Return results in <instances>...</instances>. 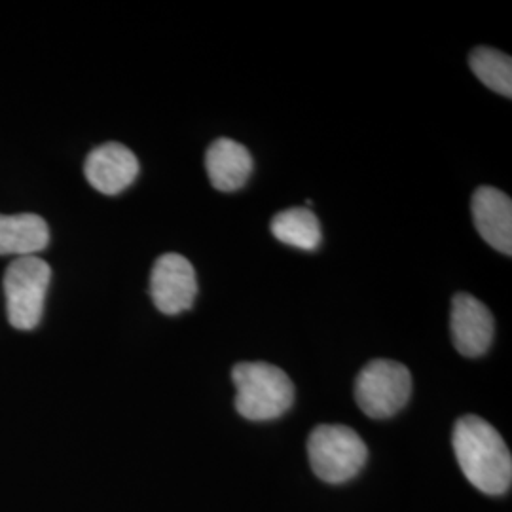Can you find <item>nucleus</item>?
<instances>
[{
	"label": "nucleus",
	"instance_id": "obj_4",
	"mask_svg": "<svg viewBox=\"0 0 512 512\" xmlns=\"http://www.w3.org/2000/svg\"><path fill=\"white\" fill-rule=\"evenodd\" d=\"M52 268L38 256L16 258L4 274L6 315L12 327L33 330L42 319Z\"/></svg>",
	"mask_w": 512,
	"mask_h": 512
},
{
	"label": "nucleus",
	"instance_id": "obj_7",
	"mask_svg": "<svg viewBox=\"0 0 512 512\" xmlns=\"http://www.w3.org/2000/svg\"><path fill=\"white\" fill-rule=\"evenodd\" d=\"M450 332L454 348L465 357L484 355L494 340V317L473 294L458 293L452 298Z\"/></svg>",
	"mask_w": 512,
	"mask_h": 512
},
{
	"label": "nucleus",
	"instance_id": "obj_6",
	"mask_svg": "<svg viewBox=\"0 0 512 512\" xmlns=\"http://www.w3.org/2000/svg\"><path fill=\"white\" fill-rule=\"evenodd\" d=\"M152 302L165 315H179L194 306L198 277L192 262L177 253L160 256L150 274Z\"/></svg>",
	"mask_w": 512,
	"mask_h": 512
},
{
	"label": "nucleus",
	"instance_id": "obj_1",
	"mask_svg": "<svg viewBox=\"0 0 512 512\" xmlns=\"http://www.w3.org/2000/svg\"><path fill=\"white\" fill-rule=\"evenodd\" d=\"M454 454L467 480L482 494L511 490L512 458L494 425L480 416H463L454 425Z\"/></svg>",
	"mask_w": 512,
	"mask_h": 512
},
{
	"label": "nucleus",
	"instance_id": "obj_12",
	"mask_svg": "<svg viewBox=\"0 0 512 512\" xmlns=\"http://www.w3.org/2000/svg\"><path fill=\"white\" fill-rule=\"evenodd\" d=\"M272 234L277 241L302 251H315L321 245V224L308 207H291L272 219Z\"/></svg>",
	"mask_w": 512,
	"mask_h": 512
},
{
	"label": "nucleus",
	"instance_id": "obj_10",
	"mask_svg": "<svg viewBox=\"0 0 512 512\" xmlns=\"http://www.w3.org/2000/svg\"><path fill=\"white\" fill-rule=\"evenodd\" d=\"M205 169L211 184L220 192L243 188L253 173V156L232 139H217L205 154Z\"/></svg>",
	"mask_w": 512,
	"mask_h": 512
},
{
	"label": "nucleus",
	"instance_id": "obj_11",
	"mask_svg": "<svg viewBox=\"0 0 512 512\" xmlns=\"http://www.w3.org/2000/svg\"><path fill=\"white\" fill-rule=\"evenodd\" d=\"M50 243L46 220L33 213L0 215V256H35Z\"/></svg>",
	"mask_w": 512,
	"mask_h": 512
},
{
	"label": "nucleus",
	"instance_id": "obj_5",
	"mask_svg": "<svg viewBox=\"0 0 512 512\" xmlns=\"http://www.w3.org/2000/svg\"><path fill=\"white\" fill-rule=\"evenodd\" d=\"M412 395V376L391 359H374L355 380V401L368 418L387 420L403 410Z\"/></svg>",
	"mask_w": 512,
	"mask_h": 512
},
{
	"label": "nucleus",
	"instance_id": "obj_9",
	"mask_svg": "<svg viewBox=\"0 0 512 512\" xmlns=\"http://www.w3.org/2000/svg\"><path fill=\"white\" fill-rule=\"evenodd\" d=\"M473 222L482 239L503 255H512L511 198L494 186H480L473 194Z\"/></svg>",
	"mask_w": 512,
	"mask_h": 512
},
{
	"label": "nucleus",
	"instance_id": "obj_2",
	"mask_svg": "<svg viewBox=\"0 0 512 512\" xmlns=\"http://www.w3.org/2000/svg\"><path fill=\"white\" fill-rule=\"evenodd\" d=\"M236 410L251 421L281 418L294 403V385L285 370L270 363H239L232 370Z\"/></svg>",
	"mask_w": 512,
	"mask_h": 512
},
{
	"label": "nucleus",
	"instance_id": "obj_13",
	"mask_svg": "<svg viewBox=\"0 0 512 512\" xmlns=\"http://www.w3.org/2000/svg\"><path fill=\"white\" fill-rule=\"evenodd\" d=\"M471 71L492 92L512 97L511 55L497 52L494 48H476L469 55Z\"/></svg>",
	"mask_w": 512,
	"mask_h": 512
},
{
	"label": "nucleus",
	"instance_id": "obj_8",
	"mask_svg": "<svg viewBox=\"0 0 512 512\" xmlns=\"http://www.w3.org/2000/svg\"><path fill=\"white\" fill-rule=\"evenodd\" d=\"M84 173L97 192L116 196L135 183L139 175V160L126 145L105 143L88 154Z\"/></svg>",
	"mask_w": 512,
	"mask_h": 512
},
{
	"label": "nucleus",
	"instance_id": "obj_3",
	"mask_svg": "<svg viewBox=\"0 0 512 512\" xmlns=\"http://www.w3.org/2000/svg\"><path fill=\"white\" fill-rule=\"evenodd\" d=\"M308 458L313 473L323 482L344 484L361 473L368 448L346 425H319L308 439Z\"/></svg>",
	"mask_w": 512,
	"mask_h": 512
}]
</instances>
